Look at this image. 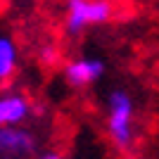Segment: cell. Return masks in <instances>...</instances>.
Here are the masks:
<instances>
[{
    "instance_id": "7a4b0ae2",
    "label": "cell",
    "mask_w": 159,
    "mask_h": 159,
    "mask_svg": "<svg viewBox=\"0 0 159 159\" xmlns=\"http://www.w3.org/2000/svg\"><path fill=\"white\" fill-rule=\"evenodd\" d=\"M112 17V2L107 0H69L66 2V31L76 36L90 24H105Z\"/></svg>"
},
{
    "instance_id": "3957f363",
    "label": "cell",
    "mask_w": 159,
    "mask_h": 159,
    "mask_svg": "<svg viewBox=\"0 0 159 159\" xmlns=\"http://www.w3.org/2000/svg\"><path fill=\"white\" fill-rule=\"evenodd\" d=\"M36 150V138L26 128H0V157L26 159Z\"/></svg>"
},
{
    "instance_id": "5b68a950",
    "label": "cell",
    "mask_w": 159,
    "mask_h": 159,
    "mask_svg": "<svg viewBox=\"0 0 159 159\" xmlns=\"http://www.w3.org/2000/svg\"><path fill=\"white\" fill-rule=\"evenodd\" d=\"M31 112V105L24 95L7 93L0 95V128H14L24 124Z\"/></svg>"
},
{
    "instance_id": "8992f818",
    "label": "cell",
    "mask_w": 159,
    "mask_h": 159,
    "mask_svg": "<svg viewBox=\"0 0 159 159\" xmlns=\"http://www.w3.org/2000/svg\"><path fill=\"white\" fill-rule=\"evenodd\" d=\"M17 69V45L10 36H0V81H7Z\"/></svg>"
},
{
    "instance_id": "277c9868",
    "label": "cell",
    "mask_w": 159,
    "mask_h": 159,
    "mask_svg": "<svg viewBox=\"0 0 159 159\" xmlns=\"http://www.w3.org/2000/svg\"><path fill=\"white\" fill-rule=\"evenodd\" d=\"M105 74L102 60H74L64 66V79L74 88H86Z\"/></svg>"
},
{
    "instance_id": "52a82bcc",
    "label": "cell",
    "mask_w": 159,
    "mask_h": 159,
    "mask_svg": "<svg viewBox=\"0 0 159 159\" xmlns=\"http://www.w3.org/2000/svg\"><path fill=\"white\" fill-rule=\"evenodd\" d=\"M40 62L45 66H55L57 62H60V50L52 45H45L43 50H40Z\"/></svg>"
},
{
    "instance_id": "6da1fadb",
    "label": "cell",
    "mask_w": 159,
    "mask_h": 159,
    "mask_svg": "<svg viewBox=\"0 0 159 159\" xmlns=\"http://www.w3.org/2000/svg\"><path fill=\"white\" fill-rule=\"evenodd\" d=\"M133 119H135V105L126 90H114L109 95V116H107V131L109 138L119 150H128L133 143Z\"/></svg>"
},
{
    "instance_id": "ba28073f",
    "label": "cell",
    "mask_w": 159,
    "mask_h": 159,
    "mask_svg": "<svg viewBox=\"0 0 159 159\" xmlns=\"http://www.w3.org/2000/svg\"><path fill=\"white\" fill-rule=\"evenodd\" d=\"M36 159H64L60 152H43V154H38Z\"/></svg>"
}]
</instances>
